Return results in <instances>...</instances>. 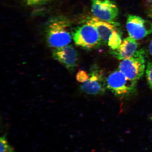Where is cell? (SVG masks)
<instances>
[{
	"instance_id": "cell-1",
	"label": "cell",
	"mask_w": 152,
	"mask_h": 152,
	"mask_svg": "<svg viewBox=\"0 0 152 152\" xmlns=\"http://www.w3.org/2000/svg\"><path fill=\"white\" fill-rule=\"evenodd\" d=\"M106 83L107 88L121 99L129 98L137 94V83L130 80L119 70L110 74Z\"/></svg>"
},
{
	"instance_id": "cell-2",
	"label": "cell",
	"mask_w": 152,
	"mask_h": 152,
	"mask_svg": "<svg viewBox=\"0 0 152 152\" xmlns=\"http://www.w3.org/2000/svg\"><path fill=\"white\" fill-rule=\"evenodd\" d=\"M69 26V22L65 19L58 18L52 21L46 31L49 45L56 48L69 44L72 41V36L68 30Z\"/></svg>"
},
{
	"instance_id": "cell-3",
	"label": "cell",
	"mask_w": 152,
	"mask_h": 152,
	"mask_svg": "<svg viewBox=\"0 0 152 152\" xmlns=\"http://www.w3.org/2000/svg\"><path fill=\"white\" fill-rule=\"evenodd\" d=\"M145 67V53L140 49L132 56L121 60L119 70L130 80L137 83L143 76Z\"/></svg>"
},
{
	"instance_id": "cell-4",
	"label": "cell",
	"mask_w": 152,
	"mask_h": 152,
	"mask_svg": "<svg viewBox=\"0 0 152 152\" xmlns=\"http://www.w3.org/2000/svg\"><path fill=\"white\" fill-rule=\"evenodd\" d=\"M72 36L75 45L85 49L96 48L102 43L96 28L87 23L75 28Z\"/></svg>"
},
{
	"instance_id": "cell-5",
	"label": "cell",
	"mask_w": 152,
	"mask_h": 152,
	"mask_svg": "<svg viewBox=\"0 0 152 152\" xmlns=\"http://www.w3.org/2000/svg\"><path fill=\"white\" fill-rule=\"evenodd\" d=\"M91 12L94 16L105 21L115 23L118 7L113 0H92Z\"/></svg>"
},
{
	"instance_id": "cell-6",
	"label": "cell",
	"mask_w": 152,
	"mask_h": 152,
	"mask_svg": "<svg viewBox=\"0 0 152 152\" xmlns=\"http://www.w3.org/2000/svg\"><path fill=\"white\" fill-rule=\"evenodd\" d=\"M126 28L129 36L136 40L143 39L152 33V23L135 15H128Z\"/></svg>"
},
{
	"instance_id": "cell-7",
	"label": "cell",
	"mask_w": 152,
	"mask_h": 152,
	"mask_svg": "<svg viewBox=\"0 0 152 152\" xmlns=\"http://www.w3.org/2000/svg\"><path fill=\"white\" fill-rule=\"evenodd\" d=\"M106 79L102 72L97 69L92 70L88 80L82 83L80 89L82 92L91 96H100L105 93Z\"/></svg>"
},
{
	"instance_id": "cell-8",
	"label": "cell",
	"mask_w": 152,
	"mask_h": 152,
	"mask_svg": "<svg viewBox=\"0 0 152 152\" xmlns=\"http://www.w3.org/2000/svg\"><path fill=\"white\" fill-rule=\"evenodd\" d=\"M53 58L64 65L67 69L73 70L77 65L78 55L77 50L72 45H67L53 50Z\"/></svg>"
},
{
	"instance_id": "cell-9",
	"label": "cell",
	"mask_w": 152,
	"mask_h": 152,
	"mask_svg": "<svg viewBox=\"0 0 152 152\" xmlns=\"http://www.w3.org/2000/svg\"><path fill=\"white\" fill-rule=\"evenodd\" d=\"M86 23L91 24L96 28L102 42L104 43H108L110 35L114 30H117L116 23L105 21L94 16L87 19Z\"/></svg>"
},
{
	"instance_id": "cell-10",
	"label": "cell",
	"mask_w": 152,
	"mask_h": 152,
	"mask_svg": "<svg viewBox=\"0 0 152 152\" xmlns=\"http://www.w3.org/2000/svg\"><path fill=\"white\" fill-rule=\"evenodd\" d=\"M138 44L136 40L131 37L125 38L120 46L112 54L115 58L122 60L132 56L138 50Z\"/></svg>"
},
{
	"instance_id": "cell-11",
	"label": "cell",
	"mask_w": 152,
	"mask_h": 152,
	"mask_svg": "<svg viewBox=\"0 0 152 152\" xmlns=\"http://www.w3.org/2000/svg\"><path fill=\"white\" fill-rule=\"evenodd\" d=\"M121 35L120 33L117 31V29L114 30L110 35L108 44L112 50H115L121 44Z\"/></svg>"
},
{
	"instance_id": "cell-12",
	"label": "cell",
	"mask_w": 152,
	"mask_h": 152,
	"mask_svg": "<svg viewBox=\"0 0 152 152\" xmlns=\"http://www.w3.org/2000/svg\"><path fill=\"white\" fill-rule=\"evenodd\" d=\"M1 152H16L7 141L6 135H4L0 139Z\"/></svg>"
},
{
	"instance_id": "cell-13",
	"label": "cell",
	"mask_w": 152,
	"mask_h": 152,
	"mask_svg": "<svg viewBox=\"0 0 152 152\" xmlns=\"http://www.w3.org/2000/svg\"><path fill=\"white\" fill-rule=\"evenodd\" d=\"M146 78L150 88L152 90V62H148L145 70Z\"/></svg>"
},
{
	"instance_id": "cell-14",
	"label": "cell",
	"mask_w": 152,
	"mask_h": 152,
	"mask_svg": "<svg viewBox=\"0 0 152 152\" xmlns=\"http://www.w3.org/2000/svg\"><path fill=\"white\" fill-rule=\"evenodd\" d=\"M51 0H23L26 5L30 7H36L46 4Z\"/></svg>"
},
{
	"instance_id": "cell-15",
	"label": "cell",
	"mask_w": 152,
	"mask_h": 152,
	"mask_svg": "<svg viewBox=\"0 0 152 152\" xmlns=\"http://www.w3.org/2000/svg\"><path fill=\"white\" fill-rule=\"evenodd\" d=\"M89 75L86 72L83 70H80L76 75V79L79 83H83L88 80Z\"/></svg>"
},
{
	"instance_id": "cell-16",
	"label": "cell",
	"mask_w": 152,
	"mask_h": 152,
	"mask_svg": "<svg viewBox=\"0 0 152 152\" xmlns=\"http://www.w3.org/2000/svg\"><path fill=\"white\" fill-rule=\"evenodd\" d=\"M147 8L148 16L152 19V0H149L148 1Z\"/></svg>"
},
{
	"instance_id": "cell-17",
	"label": "cell",
	"mask_w": 152,
	"mask_h": 152,
	"mask_svg": "<svg viewBox=\"0 0 152 152\" xmlns=\"http://www.w3.org/2000/svg\"><path fill=\"white\" fill-rule=\"evenodd\" d=\"M149 52L150 54L152 56V39L150 42L149 45Z\"/></svg>"
},
{
	"instance_id": "cell-18",
	"label": "cell",
	"mask_w": 152,
	"mask_h": 152,
	"mask_svg": "<svg viewBox=\"0 0 152 152\" xmlns=\"http://www.w3.org/2000/svg\"><path fill=\"white\" fill-rule=\"evenodd\" d=\"M150 119H151V120L152 121V115H151V118H150Z\"/></svg>"
}]
</instances>
